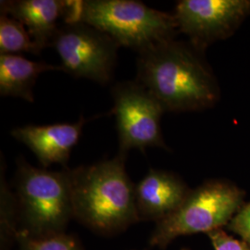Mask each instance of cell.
Masks as SVG:
<instances>
[{
    "label": "cell",
    "mask_w": 250,
    "mask_h": 250,
    "mask_svg": "<svg viewBox=\"0 0 250 250\" xmlns=\"http://www.w3.org/2000/svg\"><path fill=\"white\" fill-rule=\"evenodd\" d=\"M21 52L40 55L42 50L29 35L25 26L9 15L0 16V55Z\"/></svg>",
    "instance_id": "13"
},
{
    "label": "cell",
    "mask_w": 250,
    "mask_h": 250,
    "mask_svg": "<svg viewBox=\"0 0 250 250\" xmlns=\"http://www.w3.org/2000/svg\"><path fill=\"white\" fill-rule=\"evenodd\" d=\"M126 157L68 169L73 217L100 232H114L138 221L135 186L125 170Z\"/></svg>",
    "instance_id": "2"
},
{
    "label": "cell",
    "mask_w": 250,
    "mask_h": 250,
    "mask_svg": "<svg viewBox=\"0 0 250 250\" xmlns=\"http://www.w3.org/2000/svg\"><path fill=\"white\" fill-rule=\"evenodd\" d=\"M16 241L19 250H82L78 242L64 232L45 237H34L20 230Z\"/></svg>",
    "instance_id": "14"
},
{
    "label": "cell",
    "mask_w": 250,
    "mask_h": 250,
    "mask_svg": "<svg viewBox=\"0 0 250 250\" xmlns=\"http://www.w3.org/2000/svg\"><path fill=\"white\" fill-rule=\"evenodd\" d=\"M62 72L106 85L113 75L120 45L106 33L83 21L62 22L51 45Z\"/></svg>",
    "instance_id": "6"
},
{
    "label": "cell",
    "mask_w": 250,
    "mask_h": 250,
    "mask_svg": "<svg viewBox=\"0 0 250 250\" xmlns=\"http://www.w3.org/2000/svg\"><path fill=\"white\" fill-rule=\"evenodd\" d=\"M242 192L232 184L211 181L188 196L169 216L157 222L150 245L165 248L179 236L212 232L232 221L241 207Z\"/></svg>",
    "instance_id": "5"
},
{
    "label": "cell",
    "mask_w": 250,
    "mask_h": 250,
    "mask_svg": "<svg viewBox=\"0 0 250 250\" xmlns=\"http://www.w3.org/2000/svg\"><path fill=\"white\" fill-rule=\"evenodd\" d=\"M15 197L21 231L34 237L63 233L73 218L68 168L61 171L39 169L24 159L17 161Z\"/></svg>",
    "instance_id": "4"
},
{
    "label": "cell",
    "mask_w": 250,
    "mask_h": 250,
    "mask_svg": "<svg viewBox=\"0 0 250 250\" xmlns=\"http://www.w3.org/2000/svg\"><path fill=\"white\" fill-rule=\"evenodd\" d=\"M111 94L119 137L118 154L127 157L131 149L145 153L148 147L168 149L161 133V119L166 111L161 102L137 81L115 84Z\"/></svg>",
    "instance_id": "7"
},
{
    "label": "cell",
    "mask_w": 250,
    "mask_h": 250,
    "mask_svg": "<svg viewBox=\"0 0 250 250\" xmlns=\"http://www.w3.org/2000/svg\"></svg>",
    "instance_id": "17"
},
{
    "label": "cell",
    "mask_w": 250,
    "mask_h": 250,
    "mask_svg": "<svg viewBox=\"0 0 250 250\" xmlns=\"http://www.w3.org/2000/svg\"><path fill=\"white\" fill-rule=\"evenodd\" d=\"M68 9L69 1L62 0H9L0 5L1 13L21 21L41 50L51 45Z\"/></svg>",
    "instance_id": "11"
},
{
    "label": "cell",
    "mask_w": 250,
    "mask_h": 250,
    "mask_svg": "<svg viewBox=\"0 0 250 250\" xmlns=\"http://www.w3.org/2000/svg\"><path fill=\"white\" fill-rule=\"evenodd\" d=\"M189 192L176 175L150 169L134 188L138 219L161 221L178 208Z\"/></svg>",
    "instance_id": "10"
},
{
    "label": "cell",
    "mask_w": 250,
    "mask_h": 250,
    "mask_svg": "<svg viewBox=\"0 0 250 250\" xmlns=\"http://www.w3.org/2000/svg\"><path fill=\"white\" fill-rule=\"evenodd\" d=\"M250 13V0H181L173 15L178 32L200 51L232 33Z\"/></svg>",
    "instance_id": "8"
},
{
    "label": "cell",
    "mask_w": 250,
    "mask_h": 250,
    "mask_svg": "<svg viewBox=\"0 0 250 250\" xmlns=\"http://www.w3.org/2000/svg\"><path fill=\"white\" fill-rule=\"evenodd\" d=\"M214 250H250L248 244L238 241L218 229L208 233Z\"/></svg>",
    "instance_id": "15"
},
{
    "label": "cell",
    "mask_w": 250,
    "mask_h": 250,
    "mask_svg": "<svg viewBox=\"0 0 250 250\" xmlns=\"http://www.w3.org/2000/svg\"><path fill=\"white\" fill-rule=\"evenodd\" d=\"M87 119L81 116L73 124L25 125L11 131L13 138L25 145L37 158L43 168L61 164L67 168L72 149L80 140Z\"/></svg>",
    "instance_id": "9"
},
{
    "label": "cell",
    "mask_w": 250,
    "mask_h": 250,
    "mask_svg": "<svg viewBox=\"0 0 250 250\" xmlns=\"http://www.w3.org/2000/svg\"><path fill=\"white\" fill-rule=\"evenodd\" d=\"M52 71H62L61 65L34 62L18 54L0 55V95L34 102V87L38 76Z\"/></svg>",
    "instance_id": "12"
},
{
    "label": "cell",
    "mask_w": 250,
    "mask_h": 250,
    "mask_svg": "<svg viewBox=\"0 0 250 250\" xmlns=\"http://www.w3.org/2000/svg\"><path fill=\"white\" fill-rule=\"evenodd\" d=\"M83 21L110 36L120 46L137 53L173 39L178 26L173 14L136 0L69 1L64 22Z\"/></svg>",
    "instance_id": "3"
},
{
    "label": "cell",
    "mask_w": 250,
    "mask_h": 250,
    "mask_svg": "<svg viewBox=\"0 0 250 250\" xmlns=\"http://www.w3.org/2000/svg\"><path fill=\"white\" fill-rule=\"evenodd\" d=\"M231 229L250 244V203L244 206L231 221Z\"/></svg>",
    "instance_id": "16"
},
{
    "label": "cell",
    "mask_w": 250,
    "mask_h": 250,
    "mask_svg": "<svg viewBox=\"0 0 250 250\" xmlns=\"http://www.w3.org/2000/svg\"><path fill=\"white\" fill-rule=\"evenodd\" d=\"M196 47L173 39L138 53L136 81L166 111H196L212 107L219 91Z\"/></svg>",
    "instance_id": "1"
}]
</instances>
